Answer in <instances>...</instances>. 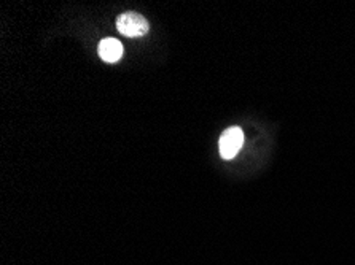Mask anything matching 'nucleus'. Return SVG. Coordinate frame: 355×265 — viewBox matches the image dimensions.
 I'll return each mask as SVG.
<instances>
[{"instance_id":"nucleus-3","label":"nucleus","mask_w":355,"mask_h":265,"mask_svg":"<svg viewBox=\"0 0 355 265\" xmlns=\"http://www.w3.org/2000/svg\"><path fill=\"white\" fill-rule=\"evenodd\" d=\"M99 56L105 62H116L123 56V45L116 39H104L99 43Z\"/></svg>"},{"instance_id":"nucleus-1","label":"nucleus","mask_w":355,"mask_h":265,"mask_svg":"<svg viewBox=\"0 0 355 265\" xmlns=\"http://www.w3.org/2000/svg\"><path fill=\"white\" fill-rule=\"evenodd\" d=\"M116 29L125 37H142L148 32V21L136 12H125L116 18Z\"/></svg>"},{"instance_id":"nucleus-2","label":"nucleus","mask_w":355,"mask_h":265,"mask_svg":"<svg viewBox=\"0 0 355 265\" xmlns=\"http://www.w3.org/2000/svg\"><path fill=\"white\" fill-rule=\"evenodd\" d=\"M244 143V132L241 127H230L220 137V154L223 159H233L239 153Z\"/></svg>"}]
</instances>
